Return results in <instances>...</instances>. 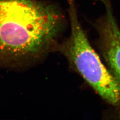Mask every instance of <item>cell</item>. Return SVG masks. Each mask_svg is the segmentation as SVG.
Listing matches in <instances>:
<instances>
[{
  "mask_svg": "<svg viewBox=\"0 0 120 120\" xmlns=\"http://www.w3.org/2000/svg\"><path fill=\"white\" fill-rule=\"evenodd\" d=\"M103 1L106 13L96 22L100 52L110 71L120 84V29L110 3Z\"/></svg>",
  "mask_w": 120,
  "mask_h": 120,
  "instance_id": "obj_3",
  "label": "cell"
},
{
  "mask_svg": "<svg viewBox=\"0 0 120 120\" xmlns=\"http://www.w3.org/2000/svg\"><path fill=\"white\" fill-rule=\"evenodd\" d=\"M65 21L54 5L0 0V63L31 61L55 51Z\"/></svg>",
  "mask_w": 120,
  "mask_h": 120,
  "instance_id": "obj_1",
  "label": "cell"
},
{
  "mask_svg": "<svg viewBox=\"0 0 120 120\" xmlns=\"http://www.w3.org/2000/svg\"><path fill=\"white\" fill-rule=\"evenodd\" d=\"M70 36L56 46L70 66L107 103L120 106V84L91 46L78 20L74 0H69Z\"/></svg>",
  "mask_w": 120,
  "mask_h": 120,
  "instance_id": "obj_2",
  "label": "cell"
}]
</instances>
